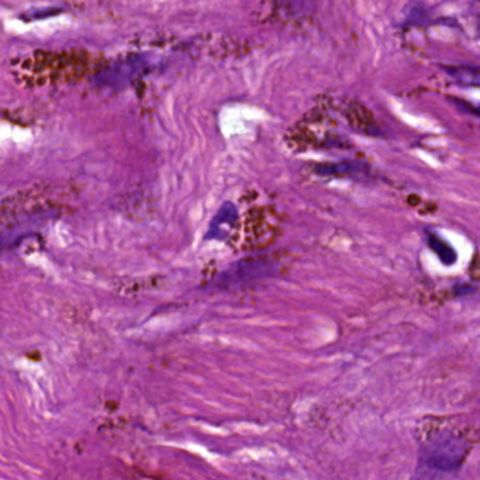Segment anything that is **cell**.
Returning a JSON list of instances; mask_svg holds the SVG:
<instances>
[{
    "label": "cell",
    "mask_w": 480,
    "mask_h": 480,
    "mask_svg": "<svg viewBox=\"0 0 480 480\" xmlns=\"http://www.w3.org/2000/svg\"><path fill=\"white\" fill-rule=\"evenodd\" d=\"M451 100L454 102V105H455L461 112H465V113H468V114H474V116H479L480 117V107H475V106H472L469 102H465V100H462V99H455V97H452Z\"/></svg>",
    "instance_id": "8992f818"
},
{
    "label": "cell",
    "mask_w": 480,
    "mask_h": 480,
    "mask_svg": "<svg viewBox=\"0 0 480 480\" xmlns=\"http://www.w3.org/2000/svg\"><path fill=\"white\" fill-rule=\"evenodd\" d=\"M365 171V165L353 161H343L337 164H323L316 168V172L323 176H345L355 175Z\"/></svg>",
    "instance_id": "3957f363"
},
{
    "label": "cell",
    "mask_w": 480,
    "mask_h": 480,
    "mask_svg": "<svg viewBox=\"0 0 480 480\" xmlns=\"http://www.w3.org/2000/svg\"><path fill=\"white\" fill-rule=\"evenodd\" d=\"M235 220H237L235 207L233 206L231 203H225L224 206L220 208L217 215L213 218L208 234H207V238H221L223 237L221 234L225 233L223 225H225L227 230H230L234 225Z\"/></svg>",
    "instance_id": "7a4b0ae2"
},
{
    "label": "cell",
    "mask_w": 480,
    "mask_h": 480,
    "mask_svg": "<svg viewBox=\"0 0 480 480\" xmlns=\"http://www.w3.org/2000/svg\"><path fill=\"white\" fill-rule=\"evenodd\" d=\"M466 444L457 437H442L427 447L424 452L425 462L435 471L449 472L457 471L466 455Z\"/></svg>",
    "instance_id": "6da1fadb"
},
{
    "label": "cell",
    "mask_w": 480,
    "mask_h": 480,
    "mask_svg": "<svg viewBox=\"0 0 480 480\" xmlns=\"http://www.w3.org/2000/svg\"><path fill=\"white\" fill-rule=\"evenodd\" d=\"M444 72L449 75L457 83L464 86H475L480 87V68L478 67H442Z\"/></svg>",
    "instance_id": "277c9868"
},
{
    "label": "cell",
    "mask_w": 480,
    "mask_h": 480,
    "mask_svg": "<svg viewBox=\"0 0 480 480\" xmlns=\"http://www.w3.org/2000/svg\"><path fill=\"white\" fill-rule=\"evenodd\" d=\"M430 244H431L432 250L441 257V260H442L445 264L451 265V264L455 262V254H454V251H452L448 245H445V242L441 241L438 237L431 235V237H430Z\"/></svg>",
    "instance_id": "5b68a950"
}]
</instances>
